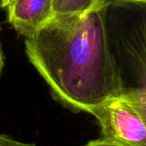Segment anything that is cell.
Listing matches in <instances>:
<instances>
[{
    "mask_svg": "<svg viewBox=\"0 0 146 146\" xmlns=\"http://www.w3.org/2000/svg\"><path fill=\"white\" fill-rule=\"evenodd\" d=\"M105 0L85 13L50 20L25 37V53L55 100L91 113L118 94L104 25Z\"/></svg>",
    "mask_w": 146,
    "mask_h": 146,
    "instance_id": "cell-1",
    "label": "cell"
},
{
    "mask_svg": "<svg viewBox=\"0 0 146 146\" xmlns=\"http://www.w3.org/2000/svg\"><path fill=\"white\" fill-rule=\"evenodd\" d=\"M104 25L119 95L146 92V0H105Z\"/></svg>",
    "mask_w": 146,
    "mask_h": 146,
    "instance_id": "cell-2",
    "label": "cell"
},
{
    "mask_svg": "<svg viewBox=\"0 0 146 146\" xmlns=\"http://www.w3.org/2000/svg\"><path fill=\"white\" fill-rule=\"evenodd\" d=\"M101 137L124 146H146V92L111 98L91 112Z\"/></svg>",
    "mask_w": 146,
    "mask_h": 146,
    "instance_id": "cell-3",
    "label": "cell"
},
{
    "mask_svg": "<svg viewBox=\"0 0 146 146\" xmlns=\"http://www.w3.org/2000/svg\"><path fill=\"white\" fill-rule=\"evenodd\" d=\"M54 0H11L7 9L9 24L23 36L33 34L52 19Z\"/></svg>",
    "mask_w": 146,
    "mask_h": 146,
    "instance_id": "cell-4",
    "label": "cell"
},
{
    "mask_svg": "<svg viewBox=\"0 0 146 146\" xmlns=\"http://www.w3.org/2000/svg\"><path fill=\"white\" fill-rule=\"evenodd\" d=\"M98 0H54L51 20H64L79 16L89 10Z\"/></svg>",
    "mask_w": 146,
    "mask_h": 146,
    "instance_id": "cell-5",
    "label": "cell"
},
{
    "mask_svg": "<svg viewBox=\"0 0 146 146\" xmlns=\"http://www.w3.org/2000/svg\"><path fill=\"white\" fill-rule=\"evenodd\" d=\"M0 146H36L33 143H25L13 138L9 137L4 134H0Z\"/></svg>",
    "mask_w": 146,
    "mask_h": 146,
    "instance_id": "cell-6",
    "label": "cell"
},
{
    "mask_svg": "<svg viewBox=\"0 0 146 146\" xmlns=\"http://www.w3.org/2000/svg\"><path fill=\"white\" fill-rule=\"evenodd\" d=\"M83 146H124V145H122V144L118 143V142H116V141H113V140L100 137L99 139L92 140V141L87 142V143L84 144Z\"/></svg>",
    "mask_w": 146,
    "mask_h": 146,
    "instance_id": "cell-7",
    "label": "cell"
},
{
    "mask_svg": "<svg viewBox=\"0 0 146 146\" xmlns=\"http://www.w3.org/2000/svg\"><path fill=\"white\" fill-rule=\"evenodd\" d=\"M3 66H4V56H3L2 49H1V45H0V74L2 72Z\"/></svg>",
    "mask_w": 146,
    "mask_h": 146,
    "instance_id": "cell-8",
    "label": "cell"
},
{
    "mask_svg": "<svg viewBox=\"0 0 146 146\" xmlns=\"http://www.w3.org/2000/svg\"><path fill=\"white\" fill-rule=\"evenodd\" d=\"M10 1L11 0H0V6L2 8H6L9 3H10Z\"/></svg>",
    "mask_w": 146,
    "mask_h": 146,
    "instance_id": "cell-9",
    "label": "cell"
}]
</instances>
